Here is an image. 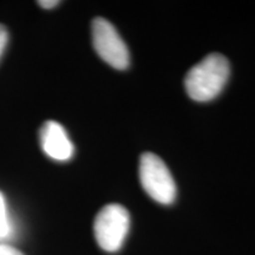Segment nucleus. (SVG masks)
Wrapping results in <instances>:
<instances>
[{"instance_id":"nucleus-1","label":"nucleus","mask_w":255,"mask_h":255,"mask_svg":"<svg viewBox=\"0 0 255 255\" xmlns=\"http://www.w3.org/2000/svg\"><path fill=\"white\" fill-rule=\"evenodd\" d=\"M229 75L228 59L220 53H210L188 71L184 88L193 101H213L226 87Z\"/></svg>"},{"instance_id":"nucleus-2","label":"nucleus","mask_w":255,"mask_h":255,"mask_svg":"<svg viewBox=\"0 0 255 255\" xmlns=\"http://www.w3.org/2000/svg\"><path fill=\"white\" fill-rule=\"evenodd\" d=\"M129 229V212L119 203L107 205L96 215L94 222L95 238L98 246L105 252H119L126 241Z\"/></svg>"},{"instance_id":"nucleus-3","label":"nucleus","mask_w":255,"mask_h":255,"mask_svg":"<svg viewBox=\"0 0 255 255\" xmlns=\"http://www.w3.org/2000/svg\"><path fill=\"white\" fill-rule=\"evenodd\" d=\"M139 181L145 193L161 205H170L176 197V184L167 165L157 155L145 152L139 159Z\"/></svg>"},{"instance_id":"nucleus-4","label":"nucleus","mask_w":255,"mask_h":255,"mask_svg":"<svg viewBox=\"0 0 255 255\" xmlns=\"http://www.w3.org/2000/svg\"><path fill=\"white\" fill-rule=\"evenodd\" d=\"M91 33L96 52L105 63L117 70H126L129 66V50L110 21L96 18L92 21Z\"/></svg>"},{"instance_id":"nucleus-5","label":"nucleus","mask_w":255,"mask_h":255,"mask_svg":"<svg viewBox=\"0 0 255 255\" xmlns=\"http://www.w3.org/2000/svg\"><path fill=\"white\" fill-rule=\"evenodd\" d=\"M39 141L47 157L57 162H66L75 154V146L62 124L47 121L41 126Z\"/></svg>"},{"instance_id":"nucleus-6","label":"nucleus","mask_w":255,"mask_h":255,"mask_svg":"<svg viewBox=\"0 0 255 255\" xmlns=\"http://www.w3.org/2000/svg\"><path fill=\"white\" fill-rule=\"evenodd\" d=\"M9 219H11V216L8 215L5 197H4V195H2L1 191H0V222H5Z\"/></svg>"},{"instance_id":"nucleus-7","label":"nucleus","mask_w":255,"mask_h":255,"mask_svg":"<svg viewBox=\"0 0 255 255\" xmlns=\"http://www.w3.org/2000/svg\"><path fill=\"white\" fill-rule=\"evenodd\" d=\"M7 40H8V32L6 30L4 25L0 24V57H1L6 45H7Z\"/></svg>"},{"instance_id":"nucleus-8","label":"nucleus","mask_w":255,"mask_h":255,"mask_svg":"<svg viewBox=\"0 0 255 255\" xmlns=\"http://www.w3.org/2000/svg\"><path fill=\"white\" fill-rule=\"evenodd\" d=\"M0 255H24L17 248L9 246L7 244H0Z\"/></svg>"},{"instance_id":"nucleus-9","label":"nucleus","mask_w":255,"mask_h":255,"mask_svg":"<svg viewBox=\"0 0 255 255\" xmlns=\"http://www.w3.org/2000/svg\"><path fill=\"white\" fill-rule=\"evenodd\" d=\"M38 4H39V6H41L43 8H53L56 7L57 5L59 4L58 0H41V1H38Z\"/></svg>"}]
</instances>
